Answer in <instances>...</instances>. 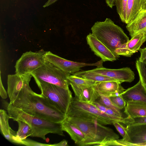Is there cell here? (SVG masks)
<instances>
[{"instance_id":"1","label":"cell","mask_w":146,"mask_h":146,"mask_svg":"<svg viewBox=\"0 0 146 146\" xmlns=\"http://www.w3.org/2000/svg\"><path fill=\"white\" fill-rule=\"evenodd\" d=\"M11 105L29 114L52 122L61 123L66 117L42 94L34 92L29 83L25 85Z\"/></svg>"},{"instance_id":"2","label":"cell","mask_w":146,"mask_h":146,"mask_svg":"<svg viewBox=\"0 0 146 146\" xmlns=\"http://www.w3.org/2000/svg\"><path fill=\"white\" fill-rule=\"evenodd\" d=\"M7 110L10 119L15 121H23L30 126L31 130V137H40L45 140L46 135L50 133L64 136L61 123L52 122L30 115L9 103Z\"/></svg>"},{"instance_id":"3","label":"cell","mask_w":146,"mask_h":146,"mask_svg":"<svg viewBox=\"0 0 146 146\" xmlns=\"http://www.w3.org/2000/svg\"><path fill=\"white\" fill-rule=\"evenodd\" d=\"M66 118L85 134L86 139L82 146H102L107 141L119 139V135L112 129L103 125L96 120L74 117Z\"/></svg>"},{"instance_id":"4","label":"cell","mask_w":146,"mask_h":146,"mask_svg":"<svg viewBox=\"0 0 146 146\" xmlns=\"http://www.w3.org/2000/svg\"><path fill=\"white\" fill-rule=\"evenodd\" d=\"M66 117L95 120L103 125H112L115 121L125 124L127 117H115L107 115L91 103L79 101L73 97L66 114Z\"/></svg>"},{"instance_id":"5","label":"cell","mask_w":146,"mask_h":146,"mask_svg":"<svg viewBox=\"0 0 146 146\" xmlns=\"http://www.w3.org/2000/svg\"><path fill=\"white\" fill-rule=\"evenodd\" d=\"M91 30L92 33L114 54L117 48L129 40L123 29L110 18L95 22Z\"/></svg>"},{"instance_id":"6","label":"cell","mask_w":146,"mask_h":146,"mask_svg":"<svg viewBox=\"0 0 146 146\" xmlns=\"http://www.w3.org/2000/svg\"><path fill=\"white\" fill-rule=\"evenodd\" d=\"M37 84L48 83L66 89H69L67 77L70 74L56 67L46 60L42 66L31 74Z\"/></svg>"},{"instance_id":"7","label":"cell","mask_w":146,"mask_h":146,"mask_svg":"<svg viewBox=\"0 0 146 146\" xmlns=\"http://www.w3.org/2000/svg\"><path fill=\"white\" fill-rule=\"evenodd\" d=\"M37 85L41 94L58 110L66 114L73 98L69 88L66 89L48 83Z\"/></svg>"},{"instance_id":"8","label":"cell","mask_w":146,"mask_h":146,"mask_svg":"<svg viewBox=\"0 0 146 146\" xmlns=\"http://www.w3.org/2000/svg\"><path fill=\"white\" fill-rule=\"evenodd\" d=\"M45 52H34L30 51L23 53L16 62L15 68L16 73L31 75L34 71L46 62Z\"/></svg>"},{"instance_id":"9","label":"cell","mask_w":146,"mask_h":146,"mask_svg":"<svg viewBox=\"0 0 146 146\" xmlns=\"http://www.w3.org/2000/svg\"><path fill=\"white\" fill-rule=\"evenodd\" d=\"M44 57L46 60L65 72L73 74L79 71L82 67L88 66H96L97 67L103 66V61L101 60L95 63L90 64L73 61L66 60L52 53L50 51L45 52Z\"/></svg>"},{"instance_id":"10","label":"cell","mask_w":146,"mask_h":146,"mask_svg":"<svg viewBox=\"0 0 146 146\" xmlns=\"http://www.w3.org/2000/svg\"><path fill=\"white\" fill-rule=\"evenodd\" d=\"M124 139L113 141V145L146 146V124L127 125Z\"/></svg>"},{"instance_id":"11","label":"cell","mask_w":146,"mask_h":146,"mask_svg":"<svg viewBox=\"0 0 146 146\" xmlns=\"http://www.w3.org/2000/svg\"><path fill=\"white\" fill-rule=\"evenodd\" d=\"M86 71L89 73L109 77L121 83L131 82L135 78L134 72L128 67L118 69H111L102 66L97 67L94 69Z\"/></svg>"},{"instance_id":"12","label":"cell","mask_w":146,"mask_h":146,"mask_svg":"<svg viewBox=\"0 0 146 146\" xmlns=\"http://www.w3.org/2000/svg\"><path fill=\"white\" fill-rule=\"evenodd\" d=\"M32 76L16 73L8 76L7 93L11 104L25 85L29 83Z\"/></svg>"},{"instance_id":"13","label":"cell","mask_w":146,"mask_h":146,"mask_svg":"<svg viewBox=\"0 0 146 146\" xmlns=\"http://www.w3.org/2000/svg\"><path fill=\"white\" fill-rule=\"evenodd\" d=\"M87 44L94 54L104 62L113 61L119 57L115 55L92 33L86 37Z\"/></svg>"},{"instance_id":"14","label":"cell","mask_w":146,"mask_h":146,"mask_svg":"<svg viewBox=\"0 0 146 146\" xmlns=\"http://www.w3.org/2000/svg\"><path fill=\"white\" fill-rule=\"evenodd\" d=\"M75 96L79 101L92 103L95 102L100 95L96 88L95 86H79L70 84Z\"/></svg>"},{"instance_id":"15","label":"cell","mask_w":146,"mask_h":146,"mask_svg":"<svg viewBox=\"0 0 146 146\" xmlns=\"http://www.w3.org/2000/svg\"><path fill=\"white\" fill-rule=\"evenodd\" d=\"M121 83L116 81H105L99 82L95 87L100 95L109 97L119 95L124 92L125 90Z\"/></svg>"},{"instance_id":"16","label":"cell","mask_w":146,"mask_h":146,"mask_svg":"<svg viewBox=\"0 0 146 146\" xmlns=\"http://www.w3.org/2000/svg\"><path fill=\"white\" fill-rule=\"evenodd\" d=\"M126 103L129 102H137L146 104V90L141 81L125 90L122 94Z\"/></svg>"},{"instance_id":"17","label":"cell","mask_w":146,"mask_h":146,"mask_svg":"<svg viewBox=\"0 0 146 146\" xmlns=\"http://www.w3.org/2000/svg\"><path fill=\"white\" fill-rule=\"evenodd\" d=\"M61 124L63 131L68 133L75 144L78 146H82L86 139V136L82 131L66 118Z\"/></svg>"},{"instance_id":"18","label":"cell","mask_w":146,"mask_h":146,"mask_svg":"<svg viewBox=\"0 0 146 146\" xmlns=\"http://www.w3.org/2000/svg\"><path fill=\"white\" fill-rule=\"evenodd\" d=\"M10 117L6 111L3 110H0V131L5 137L9 141L18 144V141L16 136V132L10 127L9 119Z\"/></svg>"},{"instance_id":"19","label":"cell","mask_w":146,"mask_h":146,"mask_svg":"<svg viewBox=\"0 0 146 146\" xmlns=\"http://www.w3.org/2000/svg\"><path fill=\"white\" fill-rule=\"evenodd\" d=\"M126 28L132 37L136 34L146 29V10L141 11L130 22Z\"/></svg>"},{"instance_id":"20","label":"cell","mask_w":146,"mask_h":146,"mask_svg":"<svg viewBox=\"0 0 146 146\" xmlns=\"http://www.w3.org/2000/svg\"><path fill=\"white\" fill-rule=\"evenodd\" d=\"M124 111L127 116L131 118L146 116V104L137 102H128Z\"/></svg>"},{"instance_id":"21","label":"cell","mask_w":146,"mask_h":146,"mask_svg":"<svg viewBox=\"0 0 146 146\" xmlns=\"http://www.w3.org/2000/svg\"><path fill=\"white\" fill-rule=\"evenodd\" d=\"M141 0H128L125 23L131 21L141 11Z\"/></svg>"},{"instance_id":"22","label":"cell","mask_w":146,"mask_h":146,"mask_svg":"<svg viewBox=\"0 0 146 146\" xmlns=\"http://www.w3.org/2000/svg\"><path fill=\"white\" fill-rule=\"evenodd\" d=\"M146 41V35L143 31L134 35L127 42L129 50L134 53L139 50L143 44Z\"/></svg>"},{"instance_id":"23","label":"cell","mask_w":146,"mask_h":146,"mask_svg":"<svg viewBox=\"0 0 146 146\" xmlns=\"http://www.w3.org/2000/svg\"><path fill=\"white\" fill-rule=\"evenodd\" d=\"M18 124L19 128L16 132V136L19 141V144H21L22 140L25 139L31 134V129L30 126L23 121L17 120L16 121Z\"/></svg>"},{"instance_id":"24","label":"cell","mask_w":146,"mask_h":146,"mask_svg":"<svg viewBox=\"0 0 146 146\" xmlns=\"http://www.w3.org/2000/svg\"><path fill=\"white\" fill-rule=\"evenodd\" d=\"M78 77L97 82L114 80V79L105 76L89 73L86 71H79L73 74Z\"/></svg>"},{"instance_id":"25","label":"cell","mask_w":146,"mask_h":146,"mask_svg":"<svg viewBox=\"0 0 146 146\" xmlns=\"http://www.w3.org/2000/svg\"><path fill=\"white\" fill-rule=\"evenodd\" d=\"M96 102L112 110L119 117L125 118L124 111L115 106L111 102L109 97L100 95L96 100Z\"/></svg>"},{"instance_id":"26","label":"cell","mask_w":146,"mask_h":146,"mask_svg":"<svg viewBox=\"0 0 146 146\" xmlns=\"http://www.w3.org/2000/svg\"><path fill=\"white\" fill-rule=\"evenodd\" d=\"M67 79L69 85L70 84H72L79 86H94L99 83L73 74L69 75L67 77Z\"/></svg>"},{"instance_id":"27","label":"cell","mask_w":146,"mask_h":146,"mask_svg":"<svg viewBox=\"0 0 146 146\" xmlns=\"http://www.w3.org/2000/svg\"><path fill=\"white\" fill-rule=\"evenodd\" d=\"M127 1L128 0H115V1L117 12L121 21L125 23Z\"/></svg>"},{"instance_id":"28","label":"cell","mask_w":146,"mask_h":146,"mask_svg":"<svg viewBox=\"0 0 146 146\" xmlns=\"http://www.w3.org/2000/svg\"><path fill=\"white\" fill-rule=\"evenodd\" d=\"M135 66L139 80L143 85L146 86V62H141L137 59L135 62Z\"/></svg>"},{"instance_id":"29","label":"cell","mask_w":146,"mask_h":146,"mask_svg":"<svg viewBox=\"0 0 146 146\" xmlns=\"http://www.w3.org/2000/svg\"><path fill=\"white\" fill-rule=\"evenodd\" d=\"M112 103L117 107L121 110H124L126 107V103L122 94L118 96L109 97Z\"/></svg>"},{"instance_id":"30","label":"cell","mask_w":146,"mask_h":146,"mask_svg":"<svg viewBox=\"0 0 146 146\" xmlns=\"http://www.w3.org/2000/svg\"><path fill=\"white\" fill-rule=\"evenodd\" d=\"M134 53L129 49L127 46V43H125L119 47L115 51V54L119 57L121 55L127 57H130Z\"/></svg>"},{"instance_id":"31","label":"cell","mask_w":146,"mask_h":146,"mask_svg":"<svg viewBox=\"0 0 146 146\" xmlns=\"http://www.w3.org/2000/svg\"><path fill=\"white\" fill-rule=\"evenodd\" d=\"M146 124V116L138 117L133 118L129 117L128 122L125 125H134Z\"/></svg>"},{"instance_id":"32","label":"cell","mask_w":146,"mask_h":146,"mask_svg":"<svg viewBox=\"0 0 146 146\" xmlns=\"http://www.w3.org/2000/svg\"><path fill=\"white\" fill-rule=\"evenodd\" d=\"M91 103L95 106L100 111L108 115L115 117H120L111 109L106 107L96 101Z\"/></svg>"},{"instance_id":"33","label":"cell","mask_w":146,"mask_h":146,"mask_svg":"<svg viewBox=\"0 0 146 146\" xmlns=\"http://www.w3.org/2000/svg\"><path fill=\"white\" fill-rule=\"evenodd\" d=\"M21 145L28 146H54V144L42 143L27 139L22 140Z\"/></svg>"},{"instance_id":"34","label":"cell","mask_w":146,"mask_h":146,"mask_svg":"<svg viewBox=\"0 0 146 146\" xmlns=\"http://www.w3.org/2000/svg\"><path fill=\"white\" fill-rule=\"evenodd\" d=\"M120 122L115 121L113 123V125L115 126L117 130L122 137L123 139H125L127 135L125 127L123 126Z\"/></svg>"},{"instance_id":"35","label":"cell","mask_w":146,"mask_h":146,"mask_svg":"<svg viewBox=\"0 0 146 146\" xmlns=\"http://www.w3.org/2000/svg\"><path fill=\"white\" fill-rule=\"evenodd\" d=\"M139 51L140 53V56L138 60L141 62H146V47L140 48Z\"/></svg>"},{"instance_id":"36","label":"cell","mask_w":146,"mask_h":146,"mask_svg":"<svg viewBox=\"0 0 146 146\" xmlns=\"http://www.w3.org/2000/svg\"><path fill=\"white\" fill-rule=\"evenodd\" d=\"M0 95L1 98L4 99L7 98V92L3 86L1 77L0 83Z\"/></svg>"},{"instance_id":"37","label":"cell","mask_w":146,"mask_h":146,"mask_svg":"<svg viewBox=\"0 0 146 146\" xmlns=\"http://www.w3.org/2000/svg\"><path fill=\"white\" fill-rule=\"evenodd\" d=\"M54 146H67L68 144V141L65 139H63L59 143L54 144Z\"/></svg>"},{"instance_id":"38","label":"cell","mask_w":146,"mask_h":146,"mask_svg":"<svg viewBox=\"0 0 146 146\" xmlns=\"http://www.w3.org/2000/svg\"><path fill=\"white\" fill-rule=\"evenodd\" d=\"M115 0H106V2L107 6L111 8H112L115 6Z\"/></svg>"},{"instance_id":"39","label":"cell","mask_w":146,"mask_h":146,"mask_svg":"<svg viewBox=\"0 0 146 146\" xmlns=\"http://www.w3.org/2000/svg\"><path fill=\"white\" fill-rule=\"evenodd\" d=\"M58 0H48L43 6V7L44 8L48 7L54 3Z\"/></svg>"},{"instance_id":"40","label":"cell","mask_w":146,"mask_h":146,"mask_svg":"<svg viewBox=\"0 0 146 146\" xmlns=\"http://www.w3.org/2000/svg\"><path fill=\"white\" fill-rule=\"evenodd\" d=\"M141 11L146 10V0H141Z\"/></svg>"},{"instance_id":"41","label":"cell","mask_w":146,"mask_h":146,"mask_svg":"<svg viewBox=\"0 0 146 146\" xmlns=\"http://www.w3.org/2000/svg\"><path fill=\"white\" fill-rule=\"evenodd\" d=\"M142 31H143L145 33V34L146 35V29L145 30Z\"/></svg>"},{"instance_id":"42","label":"cell","mask_w":146,"mask_h":146,"mask_svg":"<svg viewBox=\"0 0 146 146\" xmlns=\"http://www.w3.org/2000/svg\"><path fill=\"white\" fill-rule=\"evenodd\" d=\"M143 86L144 87V88H145V90H146V86Z\"/></svg>"}]
</instances>
